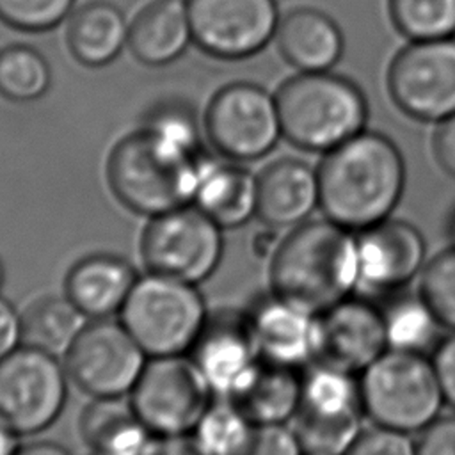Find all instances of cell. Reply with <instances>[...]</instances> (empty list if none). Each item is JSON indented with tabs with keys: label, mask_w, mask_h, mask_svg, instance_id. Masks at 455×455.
I'll return each instance as SVG.
<instances>
[{
	"label": "cell",
	"mask_w": 455,
	"mask_h": 455,
	"mask_svg": "<svg viewBox=\"0 0 455 455\" xmlns=\"http://www.w3.org/2000/svg\"><path fill=\"white\" fill-rule=\"evenodd\" d=\"M359 373L325 359L300 370L293 430L307 455H345L364 428Z\"/></svg>",
	"instance_id": "7"
},
{
	"label": "cell",
	"mask_w": 455,
	"mask_h": 455,
	"mask_svg": "<svg viewBox=\"0 0 455 455\" xmlns=\"http://www.w3.org/2000/svg\"><path fill=\"white\" fill-rule=\"evenodd\" d=\"M69 375L59 355L20 345L0 359V419L18 435H37L62 414Z\"/></svg>",
	"instance_id": "9"
},
{
	"label": "cell",
	"mask_w": 455,
	"mask_h": 455,
	"mask_svg": "<svg viewBox=\"0 0 455 455\" xmlns=\"http://www.w3.org/2000/svg\"><path fill=\"white\" fill-rule=\"evenodd\" d=\"M4 281H5V268H4V263H2V259H0V290H2V286H4Z\"/></svg>",
	"instance_id": "45"
},
{
	"label": "cell",
	"mask_w": 455,
	"mask_h": 455,
	"mask_svg": "<svg viewBox=\"0 0 455 455\" xmlns=\"http://www.w3.org/2000/svg\"><path fill=\"white\" fill-rule=\"evenodd\" d=\"M357 291L370 299H386L407 290L419 279L428 254L423 233L402 219H386L355 233Z\"/></svg>",
	"instance_id": "14"
},
{
	"label": "cell",
	"mask_w": 455,
	"mask_h": 455,
	"mask_svg": "<svg viewBox=\"0 0 455 455\" xmlns=\"http://www.w3.org/2000/svg\"><path fill=\"white\" fill-rule=\"evenodd\" d=\"M306 455H307V453H306Z\"/></svg>",
	"instance_id": "46"
},
{
	"label": "cell",
	"mask_w": 455,
	"mask_h": 455,
	"mask_svg": "<svg viewBox=\"0 0 455 455\" xmlns=\"http://www.w3.org/2000/svg\"><path fill=\"white\" fill-rule=\"evenodd\" d=\"M320 357L361 373L387 350L380 304L354 293L318 315Z\"/></svg>",
	"instance_id": "18"
},
{
	"label": "cell",
	"mask_w": 455,
	"mask_h": 455,
	"mask_svg": "<svg viewBox=\"0 0 455 455\" xmlns=\"http://www.w3.org/2000/svg\"><path fill=\"white\" fill-rule=\"evenodd\" d=\"M203 155L180 151L140 126L112 148L107 160V183L126 210L151 219L192 204Z\"/></svg>",
	"instance_id": "4"
},
{
	"label": "cell",
	"mask_w": 455,
	"mask_h": 455,
	"mask_svg": "<svg viewBox=\"0 0 455 455\" xmlns=\"http://www.w3.org/2000/svg\"><path fill=\"white\" fill-rule=\"evenodd\" d=\"M52 69L43 53L27 44L0 50V94L12 101H34L46 94Z\"/></svg>",
	"instance_id": "30"
},
{
	"label": "cell",
	"mask_w": 455,
	"mask_h": 455,
	"mask_svg": "<svg viewBox=\"0 0 455 455\" xmlns=\"http://www.w3.org/2000/svg\"><path fill=\"white\" fill-rule=\"evenodd\" d=\"M245 455H306L290 425H258L254 441Z\"/></svg>",
	"instance_id": "36"
},
{
	"label": "cell",
	"mask_w": 455,
	"mask_h": 455,
	"mask_svg": "<svg viewBox=\"0 0 455 455\" xmlns=\"http://www.w3.org/2000/svg\"><path fill=\"white\" fill-rule=\"evenodd\" d=\"M258 425L231 398L215 396L192 435L208 455H245Z\"/></svg>",
	"instance_id": "29"
},
{
	"label": "cell",
	"mask_w": 455,
	"mask_h": 455,
	"mask_svg": "<svg viewBox=\"0 0 455 455\" xmlns=\"http://www.w3.org/2000/svg\"><path fill=\"white\" fill-rule=\"evenodd\" d=\"M146 130L188 155H201V128L194 110L183 101H165L155 107L144 119Z\"/></svg>",
	"instance_id": "33"
},
{
	"label": "cell",
	"mask_w": 455,
	"mask_h": 455,
	"mask_svg": "<svg viewBox=\"0 0 455 455\" xmlns=\"http://www.w3.org/2000/svg\"><path fill=\"white\" fill-rule=\"evenodd\" d=\"M130 23L110 2H91L80 7L68 25L71 55L87 68L110 64L128 44Z\"/></svg>",
	"instance_id": "25"
},
{
	"label": "cell",
	"mask_w": 455,
	"mask_h": 455,
	"mask_svg": "<svg viewBox=\"0 0 455 455\" xmlns=\"http://www.w3.org/2000/svg\"><path fill=\"white\" fill-rule=\"evenodd\" d=\"M148 359L119 318L87 320L62 357L69 380L91 398L128 396Z\"/></svg>",
	"instance_id": "11"
},
{
	"label": "cell",
	"mask_w": 455,
	"mask_h": 455,
	"mask_svg": "<svg viewBox=\"0 0 455 455\" xmlns=\"http://www.w3.org/2000/svg\"><path fill=\"white\" fill-rule=\"evenodd\" d=\"M146 455H208L192 434L156 435Z\"/></svg>",
	"instance_id": "41"
},
{
	"label": "cell",
	"mask_w": 455,
	"mask_h": 455,
	"mask_svg": "<svg viewBox=\"0 0 455 455\" xmlns=\"http://www.w3.org/2000/svg\"><path fill=\"white\" fill-rule=\"evenodd\" d=\"M194 43L219 59L263 50L279 25L275 0H187Z\"/></svg>",
	"instance_id": "15"
},
{
	"label": "cell",
	"mask_w": 455,
	"mask_h": 455,
	"mask_svg": "<svg viewBox=\"0 0 455 455\" xmlns=\"http://www.w3.org/2000/svg\"><path fill=\"white\" fill-rule=\"evenodd\" d=\"M380 311L387 348L432 354L443 339L444 327L418 290H402L382 299Z\"/></svg>",
	"instance_id": "27"
},
{
	"label": "cell",
	"mask_w": 455,
	"mask_h": 455,
	"mask_svg": "<svg viewBox=\"0 0 455 455\" xmlns=\"http://www.w3.org/2000/svg\"><path fill=\"white\" fill-rule=\"evenodd\" d=\"M204 132L215 151L233 162H254L283 137L275 94L251 82H235L213 94Z\"/></svg>",
	"instance_id": "12"
},
{
	"label": "cell",
	"mask_w": 455,
	"mask_h": 455,
	"mask_svg": "<svg viewBox=\"0 0 455 455\" xmlns=\"http://www.w3.org/2000/svg\"><path fill=\"white\" fill-rule=\"evenodd\" d=\"M231 400L256 425H288L300 402V371L261 359L251 380Z\"/></svg>",
	"instance_id": "26"
},
{
	"label": "cell",
	"mask_w": 455,
	"mask_h": 455,
	"mask_svg": "<svg viewBox=\"0 0 455 455\" xmlns=\"http://www.w3.org/2000/svg\"><path fill=\"white\" fill-rule=\"evenodd\" d=\"M245 315L263 361L300 371L320 357L316 313L270 290L256 297Z\"/></svg>",
	"instance_id": "17"
},
{
	"label": "cell",
	"mask_w": 455,
	"mask_h": 455,
	"mask_svg": "<svg viewBox=\"0 0 455 455\" xmlns=\"http://www.w3.org/2000/svg\"><path fill=\"white\" fill-rule=\"evenodd\" d=\"M87 318L62 295H43L21 311L23 345L64 357Z\"/></svg>",
	"instance_id": "28"
},
{
	"label": "cell",
	"mask_w": 455,
	"mask_h": 455,
	"mask_svg": "<svg viewBox=\"0 0 455 455\" xmlns=\"http://www.w3.org/2000/svg\"><path fill=\"white\" fill-rule=\"evenodd\" d=\"M283 137L299 149L327 153L366 130L368 100L350 78L299 71L275 91Z\"/></svg>",
	"instance_id": "3"
},
{
	"label": "cell",
	"mask_w": 455,
	"mask_h": 455,
	"mask_svg": "<svg viewBox=\"0 0 455 455\" xmlns=\"http://www.w3.org/2000/svg\"><path fill=\"white\" fill-rule=\"evenodd\" d=\"M355 233L309 219L288 229L270 256V290L316 315L357 291Z\"/></svg>",
	"instance_id": "2"
},
{
	"label": "cell",
	"mask_w": 455,
	"mask_h": 455,
	"mask_svg": "<svg viewBox=\"0 0 455 455\" xmlns=\"http://www.w3.org/2000/svg\"><path fill=\"white\" fill-rule=\"evenodd\" d=\"M23 345L21 311L0 295V359Z\"/></svg>",
	"instance_id": "39"
},
{
	"label": "cell",
	"mask_w": 455,
	"mask_h": 455,
	"mask_svg": "<svg viewBox=\"0 0 455 455\" xmlns=\"http://www.w3.org/2000/svg\"><path fill=\"white\" fill-rule=\"evenodd\" d=\"M188 355L215 396L235 398L261 363L245 309L210 313Z\"/></svg>",
	"instance_id": "16"
},
{
	"label": "cell",
	"mask_w": 455,
	"mask_h": 455,
	"mask_svg": "<svg viewBox=\"0 0 455 455\" xmlns=\"http://www.w3.org/2000/svg\"><path fill=\"white\" fill-rule=\"evenodd\" d=\"M192 39L187 0H153L130 21L128 46L148 66H165L187 50Z\"/></svg>",
	"instance_id": "24"
},
{
	"label": "cell",
	"mask_w": 455,
	"mask_h": 455,
	"mask_svg": "<svg viewBox=\"0 0 455 455\" xmlns=\"http://www.w3.org/2000/svg\"><path fill=\"white\" fill-rule=\"evenodd\" d=\"M430 355L441 382L446 405L455 411V331H450V334L443 336V339L437 343Z\"/></svg>",
	"instance_id": "38"
},
{
	"label": "cell",
	"mask_w": 455,
	"mask_h": 455,
	"mask_svg": "<svg viewBox=\"0 0 455 455\" xmlns=\"http://www.w3.org/2000/svg\"><path fill=\"white\" fill-rule=\"evenodd\" d=\"M155 435L192 434L215 395L188 354L149 357L128 395Z\"/></svg>",
	"instance_id": "10"
},
{
	"label": "cell",
	"mask_w": 455,
	"mask_h": 455,
	"mask_svg": "<svg viewBox=\"0 0 455 455\" xmlns=\"http://www.w3.org/2000/svg\"><path fill=\"white\" fill-rule=\"evenodd\" d=\"M256 174L233 160L203 155L197 165L192 204L222 229H235L256 217Z\"/></svg>",
	"instance_id": "21"
},
{
	"label": "cell",
	"mask_w": 455,
	"mask_h": 455,
	"mask_svg": "<svg viewBox=\"0 0 455 455\" xmlns=\"http://www.w3.org/2000/svg\"><path fill=\"white\" fill-rule=\"evenodd\" d=\"M18 434H14L2 419H0V455H14L20 448Z\"/></svg>",
	"instance_id": "43"
},
{
	"label": "cell",
	"mask_w": 455,
	"mask_h": 455,
	"mask_svg": "<svg viewBox=\"0 0 455 455\" xmlns=\"http://www.w3.org/2000/svg\"><path fill=\"white\" fill-rule=\"evenodd\" d=\"M386 84L411 119L437 124L455 114V36L409 41L389 62Z\"/></svg>",
	"instance_id": "13"
},
{
	"label": "cell",
	"mask_w": 455,
	"mask_h": 455,
	"mask_svg": "<svg viewBox=\"0 0 455 455\" xmlns=\"http://www.w3.org/2000/svg\"><path fill=\"white\" fill-rule=\"evenodd\" d=\"M446 235L450 238V245H455V206L450 210L446 219Z\"/></svg>",
	"instance_id": "44"
},
{
	"label": "cell",
	"mask_w": 455,
	"mask_h": 455,
	"mask_svg": "<svg viewBox=\"0 0 455 455\" xmlns=\"http://www.w3.org/2000/svg\"><path fill=\"white\" fill-rule=\"evenodd\" d=\"M418 291L444 329L455 331V245L428 258L419 274Z\"/></svg>",
	"instance_id": "32"
},
{
	"label": "cell",
	"mask_w": 455,
	"mask_h": 455,
	"mask_svg": "<svg viewBox=\"0 0 455 455\" xmlns=\"http://www.w3.org/2000/svg\"><path fill=\"white\" fill-rule=\"evenodd\" d=\"M78 430L91 455H146L156 437L128 396L91 398L80 414Z\"/></svg>",
	"instance_id": "23"
},
{
	"label": "cell",
	"mask_w": 455,
	"mask_h": 455,
	"mask_svg": "<svg viewBox=\"0 0 455 455\" xmlns=\"http://www.w3.org/2000/svg\"><path fill=\"white\" fill-rule=\"evenodd\" d=\"M75 0H0V20L18 30L41 32L59 25Z\"/></svg>",
	"instance_id": "34"
},
{
	"label": "cell",
	"mask_w": 455,
	"mask_h": 455,
	"mask_svg": "<svg viewBox=\"0 0 455 455\" xmlns=\"http://www.w3.org/2000/svg\"><path fill=\"white\" fill-rule=\"evenodd\" d=\"M275 44L283 59L297 71H329L345 50L339 25L323 11L297 7L286 12L275 30Z\"/></svg>",
	"instance_id": "22"
},
{
	"label": "cell",
	"mask_w": 455,
	"mask_h": 455,
	"mask_svg": "<svg viewBox=\"0 0 455 455\" xmlns=\"http://www.w3.org/2000/svg\"><path fill=\"white\" fill-rule=\"evenodd\" d=\"M222 228L194 204L148 219L140 258L148 272L201 284L215 274L224 254Z\"/></svg>",
	"instance_id": "8"
},
{
	"label": "cell",
	"mask_w": 455,
	"mask_h": 455,
	"mask_svg": "<svg viewBox=\"0 0 455 455\" xmlns=\"http://www.w3.org/2000/svg\"><path fill=\"white\" fill-rule=\"evenodd\" d=\"M316 171L323 217L354 233L391 217L407 176L398 146L368 128L323 153Z\"/></svg>",
	"instance_id": "1"
},
{
	"label": "cell",
	"mask_w": 455,
	"mask_h": 455,
	"mask_svg": "<svg viewBox=\"0 0 455 455\" xmlns=\"http://www.w3.org/2000/svg\"><path fill=\"white\" fill-rule=\"evenodd\" d=\"M364 416L405 434L421 432L446 405L432 355L387 348L359 373Z\"/></svg>",
	"instance_id": "5"
},
{
	"label": "cell",
	"mask_w": 455,
	"mask_h": 455,
	"mask_svg": "<svg viewBox=\"0 0 455 455\" xmlns=\"http://www.w3.org/2000/svg\"><path fill=\"white\" fill-rule=\"evenodd\" d=\"M256 180V217L263 226L291 229L320 208L318 171L299 158H277Z\"/></svg>",
	"instance_id": "19"
},
{
	"label": "cell",
	"mask_w": 455,
	"mask_h": 455,
	"mask_svg": "<svg viewBox=\"0 0 455 455\" xmlns=\"http://www.w3.org/2000/svg\"><path fill=\"white\" fill-rule=\"evenodd\" d=\"M393 27L409 41L455 36V0H387Z\"/></svg>",
	"instance_id": "31"
},
{
	"label": "cell",
	"mask_w": 455,
	"mask_h": 455,
	"mask_svg": "<svg viewBox=\"0 0 455 455\" xmlns=\"http://www.w3.org/2000/svg\"><path fill=\"white\" fill-rule=\"evenodd\" d=\"M345 455H418L411 434L373 425L363 428Z\"/></svg>",
	"instance_id": "35"
},
{
	"label": "cell",
	"mask_w": 455,
	"mask_h": 455,
	"mask_svg": "<svg viewBox=\"0 0 455 455\" xmlns=\"http://www.w3.org/2000/svg\"><path fill=\"white\" fill-rule=\"evenodd\" d=\"M418 455H455V412L441 414L419 432Z\"/></svg>",
	"instance_id": "37"
},
{
	"label": "cell",
	"mask_w": 455,
	"mask_h": 455,
	"mask_svg": "<svg viewBox=\"0 0 455 455\" xmlns=\"http://www.w3.org/2000/svg\"><path fill=\"white\" fill-rule=\"evenodd\" d=\"M432 149L439 167L455 178V114L435 124Z\"/></svg>",
	"instance_id": "40"
},
{
	"label": "cell",
	"mask_w": 455,
	"mask_h": 455,
	"mask_svg": "<svg viewBox=\"0 0 455 455\" xmlns=\"http://www.w3.org/2000/svg\"><path fill=\"white\" fill-rule=\"evenodd\" d=\"M14 455H73V453L57 443L34 441V443L20 446Z\"/></svg>",
	"instance_id": "42"
},
{
	"label": "cell",
	"mask_w": 455,
	"mask_h": 455,
	"mask_svg": "<svg viewBox=\"0 0 455 455\" xmlns=\"http://www.w3.org/2000/svg\"><path fill=\"white\" fill-rule=\"evenodd\" d=\"M208 315L197 284L146 272L117 318L149 357H167L192 350Z\"/></svg>",
	"instance_id": "6"
},
{
	"label": "cell",
	"mask_w": 455,
	"mask_h": 455,
	"mask_svg": "<svg viewBox=\"0 0 455 455\" xmlns=\"http://www.w3.org/2000/svg\"><path fill=\"white\" fill-rule=\"evenodd\" d=\"M139 275L117 254L92 252L75 261L64 279V295L87 320L119 316Z\"/></svg>",
	"instance_id": "20"
}]
</instances>
